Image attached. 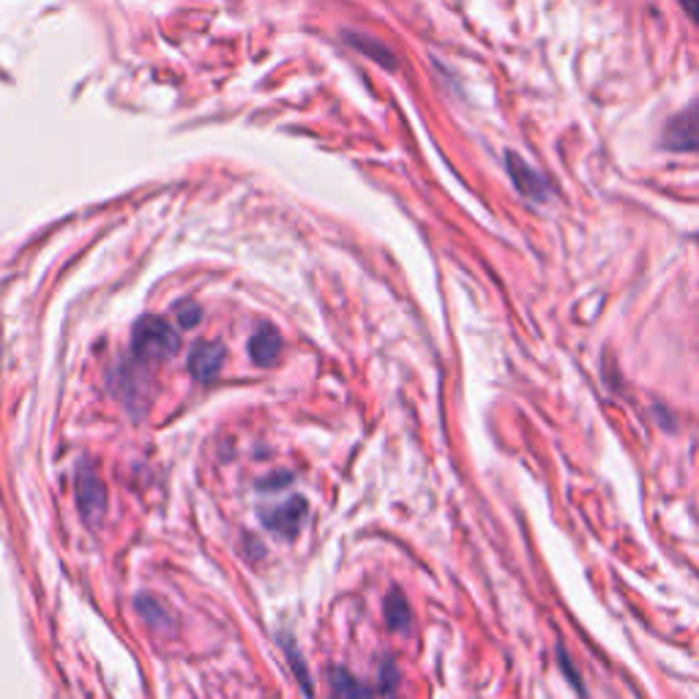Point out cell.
Returning a JSON list of instances; mask_svg holds the SVG:
<instances>
[{
  "instance_id": "8fae6325",
  "label": "cell",
  "mask_w": 699,
  "mask_h": 699,
  "mask_svg": "<svg viewBox=\"0 0 699 699\" xmlns=\"http://www.w3.org/2000/svg\"><path fill=\"white\" fill-rule=\"evenodd\" d=\"M197 323H200V306H195V304L178 306V326L180 328H195Z\"/></svg>"
},
{
  "instance_id": "9c48e42d",
  "label": "cell",
  "mask_w": 699,
  "mask_h": 699,
  "mask_svg": "<svg viewBox=\"0 0 699 699\" xmlns=\"http://www.w3.org/2000/svg\"><path fill=\"white\" fill-rule=\"evenodd\" d=\"M334 699H372V695L352 675L345 673V669H337L334 673Z\"/></svg>"
},
{
  "instance_id": "ba28073f",
  "label": "cell",
  "mask_w": 699,
  "mask_h": 699,
  "mask_svg": "<svg viewBox=\"0 0 699 699\" xmlns=\"http://www.w3.org/2000/svg\"><path fill=\"white\" fill-rule=\"evenodd\" d=\"M385 624L391 631H407V626H410V607L401 598V593L394 591L385 602Z\"/></svg>"
},
{
  "instance_id": "52a82bcc",
  "label": "cell",
  "mask_w": 699,
  "mask_h": 699,
  "mask_svg": "<svg viewBox=\"0 0 699 699\" xmlns=\"http://www.w3.org/2000/svg\"><path fill=\"white\" fill-rule=\"evenodd\" d=\"M279 350H282V337H279L277 328L263 323V326L257 328L249 339L252 361H255L257 366H271V363L279 358Z\"/></svg>"
},
{
  "instance_id": "8992f818",
  "label": "cell",
  "mask_w": 699,
  "mask_h": 699,
  "mask_svg": "<svg viewBox=\"0 0 699 699\" xmlns=\"http://www.w3.org/2000/svg\"><path fill=\"white\" fill-rule=\"evenodd\" d=\"M224 363V348L219 342H200L195 345L189 356V369L195 377L200 380H211L217 377L219 369Z\"/></svg>"
},
{
  "instance_id": "6da1fadb",
  "label": "cell",
  "mask_w": 699,
  "mask_h": 699,
  "mask_svg": "<svg viewBox=\"0 0 699 699\" xmlns=\"http://www.w3.org/2000/svg\"><path fill=\"white\" fill-rule=\"evenodd\" d=\"M131 350L140 361H164L178 350V334L162 317H142L131 331Z\"/></svg>"
},
{
  "instance_id": "7a4b0ae2",
  "label": "cell",
  "mask_w": 699,
  "mask_h": 699,
  "mask_svg": "<svg viewBox=\"0 0 699 699\" xmlns=\"http://www.w3.org/2000/svg\"><path fill=\"white\" fill-rule=\"evenodd\" d=\"M662 145L675 153H699V98L667 120Z\"/></svg>"
},
{
  "instance_id": "5b68a950",
  "label": "cell",
  "mask_w": 699,
  "mask_h": 699,
  "mask_svg": "<svg viewBox=\"0 0 699 699\" xmlns=\"http://www.w3.org/2000/svg\"><path fill=\"white\" fill-rule=\"evenodd\" d=\"M306 520V500L304 498H288L284 503L273 505L263 514L268 531H273L282 538H295L299 536L301 525Z\"/></svg>"
},
{
  "instance_id": "277c9868",
  "label": "cell",
  "mask_w": 699,
  "mask_h": 699,
  "mask_svg": "<svg viewBox=\"0 0 699 699\" xmlns=\"http://www.w3.org/2000/svg\"><path fill=\"white\" fill-rule=\"evenodd\" d=\"M505 167H509V175L511 180H514L516 189H520V195H525L527 200L536 202L549 200V191H552L549 189V180L544 178L538 170H533L525 159H520L514 151H509L505 153Z\"/></svg>"
},
{
  "instance_id": "30bf717a",
  "label": "cell",
  "mask_w": 699,
  "mask_h": 699,
  "mask_svg": "<svg viewBox=\"0 0 699 699\" xmlns=\"http://www.w3.org/2000/svg\"><path fill=\"white\" fill-rule=\"evenodd\" d=\"M137 609H140V615L145 618V624H151L153 629H164V626L170 624L167 609H164L162 604L156 602V598L140 596V598H137Z\"/></svg>"
},
{
  "instance_id": "3957f363",
  "label": "cell",
  "mask_w": 699,
  "mask_h": 699,
  "mask_svg": "<svg viewBox=\"0 0 699 699\" xmlns=\"http://www.w3.org/2000/svg\"><path fill=\"white\" fill-rule=\"evenodd\" d=\"M74 489L82 520L88 525H96L102 520L104 509H107V487H104V481L91 465H82L74 476Z\"/></svg>"
},
{
  "instance_id": "7c38bea8",
  "label": "cell",
  "mask_w": 699,
  "mask_h": 699,
  "mask_svg": "<svg viewBox=\"0 0 699 699\" xmlns=\"http://www.w3.org/2000/svg\"><path fill=\"white\" fill-rule=\"evenodd\" d=\"M678 3H680V9H684L686 14L691 16V22L699 25V0H678Z\"/></svg>"
}]
</instances>
